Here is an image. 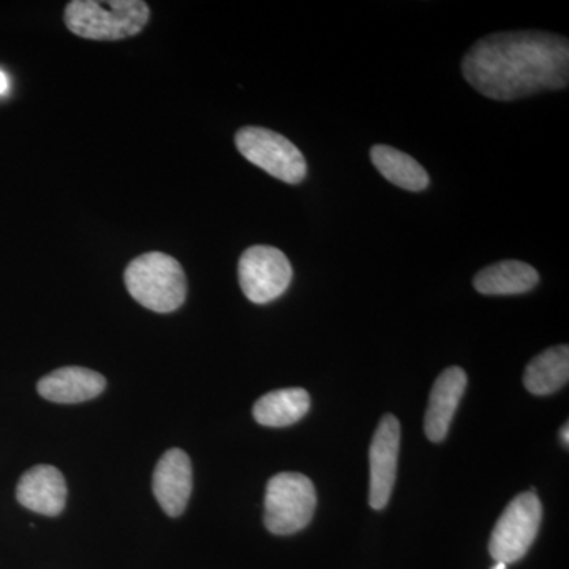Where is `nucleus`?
Listing matches in <instances>:
<instances>
[{
    "mask_svg": "<svg viewBox=\"0 0 569 569\" xmlns=\"http://www.w3.org/2000/svg\"><path fill=\"white\" fill-rule=\"evenodd\" d=\"M462 73L471 88L497 102L559 91L569 81V41L539 31L492 33L470 48Z\"/></svg>",
    "mask_w": 569,
    "mask_h": 569,
    "instance_id": "nucleus-1",
    "label": "nucleus"
},
{
    "mask_svg": "<svg viewBox=\"0 0 569 569\" xmlns=\"http://www.w3.org/2000/svg\"><path fill=\"white\" fill-rule=\"evenodd\" d=\"M151 10L141 0H73L66 7V26L88 40L114 41L138 36L148 24Z\"/></svg>",
    "mask_w": 569,
    "mask_h": 569,
    "instance_id": "nucleus-2",
    "label": "nucleus"
},
{
    "mask_svg": "<svg viewBox=\"0 0 569 569\" xmlns=\"http://www.w3.org/2000/svg\"><path fill=\"white\" fill-rule=\"evenodd\" d=\"M127 291L146 309L157 313L174 312L187 298V277L170 254L149 252L127 266Z\"/></svg>",
    "mask_w": 569,
    "mask_h": 569,
    "instance_id": "nucleus-3",
    "label": "nucleus"
},
{
    "mask_svg": "<svg viewBox=\"0 0 569 569\" xmlns=\"http://www.w3.org/2000/svg\"><path fill=\"white\" fill-rule=\"evenodd\" d=\"M317 508L316 486L301 473H279L269 479L264 497V526L274 535L306 529Z\"/></svg>",
    "mask_w": 569,
    "mask_h": 569,
    "instance_id": "nucleus-4",
    "label": "nucleus"
},
{
    "mask_svg": "<svg viewBox=\"0 0 569 569\" xmlns=\"http://www.w3.org/2000/svg\"><path fill=\"white\" fill-rule=\"evenodd\" d=\"M236 148L250 163L279 181L299 183L305 181L307 163L305 156L283 134L263 129L244 127L236 133Z\"/></svg>",
    "mask_w": 569,
    "mask_h": 569,
    "instance_id": "nucleus-5",
    "label": "nucleus"
},
{
    "mask_svg": "<svg viewBox=\"0 0 569 569\" xmlns=\"http://www.w3.org/2000/svg\"><path fill=\"white\" fill-rule=\"evenodd\" d=\"M541 518V501L533 490L516 497L490 535L489 552L492 559L509 565L526 557L538 537Z\"/></svg>",
    "mask_w": 569,
    "mask_h": 569,
    "instance_id": "nucleus-6",
    "label": "nucleus"
},
{
    "mask_svg": "<svg viewBox=\"0 0 569 569\" xmlns=\"http://www.w3.org/2000/svg\"><path fill=\"white\" fill-rule=\"evenodd\" d=\"M239 284L254 305H268L290 287L293 268L282 250L271 246L249 247L239 260Z\"/></svg>",
    "mask_w": 569,
    "mask_h": 569,
    "instance_id": "nucleus-7",
    "label": "nucleus"
},
{
    "mask_svg": "<svg viewBox=\"0 0 569 569\" xmlns=\"http://www.w3.org/2000/svg\"><path fill=\"white\" fill-rule=\"evenodd\" d=\"M400 448V425L392 415H385L370 445V497L373 509L387 508L397 477Z\"/></svg>",
    "mask_w": 569,
    "mask_h": 569,
    "instance_id": "nucleus-8",
    "label": "nucleus"
},
{
    "mask_svg": "<svg viewBox=\"0 0 569 569\" xmlns=\"http://www.w3.org/2000/svg\"><path fill=\"white\" fill-rule=\"evenodd\" d=\"M193 489L192 462L182 449H170L153 470L152 490L160 507L171 518L186 511Z\"/></svg>",
    "mask_w": 569,
    "mask_h": 569,
    "instance_id": "nucleus-9",
    "label": "nucleus"
},
{
    "mask_svg": "<svg viewBox=\"0 0 569 569\" xmlns=\"http://www.w3.org/2000/svg\"><path fill=\"white\" fill-rule=\"evenodd\" d=\"M466 388L467 373L460 367H449L437 378L425 419L426 436L433 443H440L447 438Z\"/></svg>",
    "mask_w": 569,
    "mask_h": 569,
    "instance_id": "nucleus-10",
    "label": "nucleus"
},
{
    "mask_svg": "<svg viewBox=\"0 0 569 569\" xmlns=\"http://www.w3.org/2000/svg\"><path fill=\"white\" fill-rule=\"evenodd\" d=\"M17 498L22 507L39 515H61L67 501L66 479L56 467H33L18 482Z\"/></svg>",
    "mask_w": 569,
    "mask_h": 569,
    "instance_id": "nucleus-11",
    "label": "nucleus"
},
{
    "mask_svg": "<svg viewBox=\"0 0 569 569\" xmlns=\"http://www.w3.org/2000/svg\"><path fill=\"white\" fill-rule=\"evenodd\" d=\"M107 380L84 367H63L41 378L37 389L43 399L54 403H80L102 395Z\"/></svg>",
    "mask_w": 569,
    "mask_h": 569,
    "instance_id": "nucleus-12",
    "label": "nucleus"
},
{
    "mask_svg": "<svg viewBox=\"0 0 569 569\" xmlns=\"http://www.w3.org/2000/svg\"><path fill=\"white\" fill-rule=\"evenodd\" d=\"M539 282L537 269L522 261L507 260L481 269L475 277V288L481 295L512 296L533 290Z\"/></svg>",
    "mask_w": 569,
    "mask_h": 569,
    "instance_id": "nucleus-13",
    "label": "nucleus"
},
{
    "mask_svg": "<svg viewBox=\"0 0 569 569\" xmlns=\"http://www.w3.org/2000/svg\"><path fill=\"white\" fill-rule=\"evenodd\" d=\"M309 408L310 396L306 389H279L257 400L253 418L261 426L287 427L305 418Z\"/></svg>",
    "mask_w": 569,
    "mask_h": 569,
    "instance_id": "nucleus-14",
    "label": "nucleus"
},
{
    "mask_svg": "<svg viewBox=\"0 0 569 569\" xmlns=\"http://www.w3.org/2000/svg\"><path fill=\"white\" fill-rule=\"evenodd\" d=\"M370 160L383 178L400 189L421 192L429 187V174L425 168L399 149L385 144L373 146Z\"/></svg>",
    "mask_w": 569,
    "mask_h": 569,
    "instance_id": "nucleus-15",
    "label": "nucleus"
},
{
    "mask_svg": "<svg viewBox=\"0 0 569 569\" xmlns=\"http://www.w3.org/2000/svg\"><path fill=\"white\" fill-rule=\"evenodd\" d=\"M569 380V348H548L538 355L523 373V385L535 396H549L560 391Z\"/></svg>",
    "mask_w": 569,
    "mask_h": 569,
    "instance_id": "nucleus-16",
    "label": "nucleus"
},
{
    "mask_svg": "<svg viewBox=\"0 0 569 569\" xmlns=\"http://www.w3.org/2000/svg\"><path fill=\"white\" fill-rule=\"evenodd\" d=\"M9 77H7L6 71L0 70V96H6V93L9 92Z\"/></svg>",
    "mask_w": 569,
    "mask_h": 569,
    "instance_id": "nucleus-17",
    "label": "nucleus"
},
{
    "mask_svg": "<svg viewBox=\"0 0 569 569\" xmlns=\"http://www.w3.org/2000/svg\"><path fill=\"white\" fill-rule=\"evenodd\" d=\"M560 438H561V443L565 445V447H569V426L568 425H565L563 427H561V430H560Z\"/></svg>",
    "mask_w": 569,
    "mask_h": 569,
    "instance_id": "nucleus-18",
    "label": "nucleus"
},
{
    "mask_svg": "<svg viewBox=\"0 0 569 569\" xmlns=\"http://www.w3.org/2000/svg\"><path fill=\"white\" fill-rule=\"evenodd\" d=\"M508 565L500 563V561H497L496 567L492 569H507Z\"/></svg>",
    "mask_w": 569,
    "mask_h": 569,
    "instance_id": "nucleus-19",
    "label": "nucleus"
}]
</instances>
